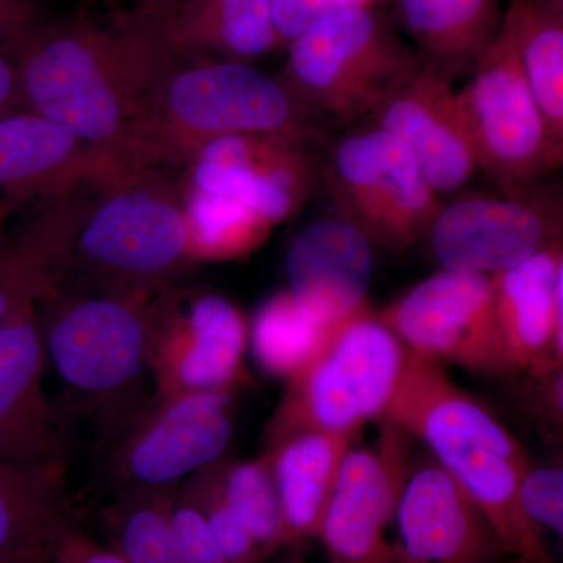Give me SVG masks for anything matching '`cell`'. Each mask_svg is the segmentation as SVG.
<instances>
[{
	"mask_svg": "<svg viewBox=\"0 0 563 563\" xmlns=\"http://www.w3.org/2000/svg\"><path fill=\"white\" fill-rule=\"evenodd\" d=\"M7 54L27 110L95 151L109 181L141 172V133L152 96L179 62L154 21L136 13L111 25L81 14L41 21Z\"/></svg>",
	"mask_w": 563,
	"mask_h": 563,
	"instance_id": "1",
	"label": "cell"
},
{
	"mask_svg": "<svg viewBox=\"0 0 563 563\" xmlns=\"http://www.w3.org/2000/svg\"><path fill=\"white\" fill-rule=\"evenodd\" d=\"M384 420L428 444L483 512L507 555L554 563L542 529L526 517L518 499L531 459L483 404L450 379L442 363L407 351Z\"/></svg>",
	"mask_w": 563,
	"mask_h": 563,
	"instance_id": "2",
	"label": "cell"
},
{
	"mask_svg": "<svg viewBox=\"0 0 563 563\" xmlns=\"http://www.w3.org/2000/svg\"><path fill=\"white\" fill-rule=\"evenodd\" d=\"M157 295V292H155ZM95 287L90 295L52 292L40 324L46 358L63 385L111 433H120L144 409L140 388L151 373V347L162 298Z\"/></svg>",
	"mask_w": 563,
	"mask_h": 563,
	"instance_id": "3",
	"label": "cell"
},
{
	"mask_svg": "<svg viewBox=\"0 0 563 563\" xmlns=\"http://www.w3.org/2000/svg\"><path fill=\"white\" fill-rule=\"evenodd\" d=\"M306 113L280 80L240 62L166 70L140 143L141 169L192 162L231 135H306Z\"/></svg>",
	"mask_w": 563,
	"mask_h": 563,
	"instance_id": "4",
	"label": "cell"
},
{
	"mask_svg": "<svg viewBox=\"0 0 563 563\" xmlns=\"http://www.w3.org/2000/svg\"><path fill=\"white\" fill-rule=\"evenodd\" d=\"M102 187L81 220L70 272L98 288L155 295L192 258L179 188L152 168Z\"/></svg>",
	"mask_w": 563,
	"mask_h": 563,
	"instance_id": "5",
	"label": "cell"
},
{
	"mask_svg": "<svg viewBox=\"0 0 563 563\" xmlns=\"http://www.w3.org/2000/svg\"><path fill=\"white\" fill-rule=\"evenodd\" d=\"M421 66L368 5H352L291 41L280 81L303 113L347 122L369 117Z\"/></svg>",
	"mask_w": 563,
	"mask_h": 563,
	"instance_id": "6",
	"label": "cell"
},
{
	"mask_svg": "<svg viewBox=\"0 0 563 563\" xmlns=\"http://www.w3.org/2000/svg\"><path fill=\"white\" fill-rule=\"evenodd\" d=\"M406 358V346L368 306L363 307L288 379V390L269 422V444L310 431L355 435L365 422L384 418Z\"/></svg>",
	"mask_w": 563,
	"mask_h": 563,
	"instance_id": "7",
	"label": "cell"
},
{
	"mask_svg": "<svg viewBox=\"0 0 563 563\" xmlns=\"http://www.w3.org/2000/svg\"><path fill=\"white\" fill-rule=\"evenodd\" d=\"M457 95L479 169L507 196H525L533 181L561 165L563 150L551 139L503 20L472 80Z\"/></svg>",
	"mask_w": 563,
	"mask_h": 563,
	"instance_id": "8",
	"label": "cell"
},
{
	"mask_svg": "<svg viewBox=\"0 0 563 563\" xmlns=\"http://www.w3.org/2000/svg\"><path fill=\"white\" fill-rule=\"evenodd\" d=\"M324 180L340 220L387 250L413 246L442 209L412 152L383 129L340 140Z\"/></svg>",
	"mask_w": 563,
	"mask_h": 563,
	"instance_id": "9",
	"label": "cell"
},
{
	"mask_svg": "<svg viewBox=\"0 0 563 563\" xmlns=\"http://www.w3.org/2000/svg\"><path fill=\"white\" fill-rule=\"evenodd\" d=\"M231 391L155 399L120 433L111 474L122 490L174 488L220 459L232 439Z\"/></svg>",
	"mask_w": 563,
	"mask_h": 563,
	"instance_id": "10",
	"label": "cell"
},
{
	"mask_svg": "<svg viewBox=\"0 0 563 563\" xmlns=\"http://www.w3.org/2000/svg\"><path fill=\"white\" fill-rule=\"evenodd\" d=\"M492 295V274L443 269L374 317L407 351L472 372L499 374Z\"/></svg>",
	"mask_w": 563,
	"mask_h": 563,
	"instance_id": "11",
	"label": "cell"
},
{
	"mask_svg": "<svg viewBox=\"0 0 563 563\" xmlns=\"http://www.w3.org/2000/svg\"><path fill=\"white\" fill-rule=\"evenodd\" d=\"M387 422L376 448L344 457L322 520L320 539L333 563H398L385 536L407 481L401 429Z\"/></svg>",
	"mask_w": 563,
	"mask_h": 563,
	"instance_id": "12",
	"label": "cell"
},
{
	"mask_svg": "<svg viewBox=\"0 0 563 563\" xmlns=\"http://www.w3.org/2000/svg\"><path fill=\"white\" fill-rule=\"evenodd\" d=\"M246 324L218 295L192 301L187 314L162 298L151 347L155 399L196 391H231L242 376Z\"/></svg>",
	"mask_w": 563,
	"mask_h": 563,
	"instance_id": "13",
	"label": "cell"
},
{
	"mask_svg": "<svg viewBox=\"0 0 563 563\" xmlns=\"http://www.w3.org/2000/svg\"><path fill=\"white\" fill-rule=\"evenodd\" d=\"M302 139L231 135L211 141L192 161V190L232 199L261 220H285L312 187Z\"/></svg>",
	"mask_w": 563,
	"mask_h": 563,
	"instance_id": "14",
	"label": "cell"
},
{
	"mask_svg": "<svg viewBox=\"0 0 563 563\" xmlns=\"http://www.w3.org/2000/svg\"><path fill=\"white\" fill-rule=\"evenodd\" d=\"M448 272L498 274L558 240L550 207L520 198H470L442 207L428 232Z\"/></svg>",
	"mask_w": 563,
	"mask_h": 563,
	"instance_id": "15",
	"label": "cell"
},
{
	"mask_svg": "<svg viewBox=\"0 0 563 563\" xmlns=\"http://www.w3.org/2000/svg\"><path fill=\"white\" fill-rule=\"evenodd\" d=\"M374 128L402 141L437 192L454 191L479 169L457 91L422 65L373 111Z\"/></svg>",
	"mask_w": 563,
	"mask_h": 563,
	"instance_id": "16",
	"label": "cell"
},
{
	"mask_svg": "<svg viewBox=\"0 0 563 563\" xmlns=\"http://www.w3.org/2000/svg\"><path fill=\"white\" fill-rule=\"evenodd\" d=\"M35 306L0 324V457L66 465L69 437L43 390L46 366Z\"/></svg>",
	"mask_w": 563,
	"mask_h": 563,
	"instance_id": "17",
	"label": "cell"
},
{
	"mask_svg": "<svg viewBox=\"0 0 563 563\" xmlns=\"http://www.w3.org/2000/svg\"><path fill=\"white\" fill-rule=\"evenodd\" d=\"M395 518L398 563H496L506 554L483 512L439 463L407 477Z\"/></svg>",
	"mask_w": 563,
	"mask_h": 563,
	"instance_id": "18",
	"label": "cell"
},
{
	"mask_svg": "<svg viewBox=\"0 0 563 563\" xmlns=\"http://www.w3.org/2000/svg\"><path fill=\"white\" fill-rule=\"evenodd\" d=\"M84 181L103 185L109 174L73 133L31 110L0 121V202L14 210L69 195Z\"/></svg>",
	"mask_w": 563,
	"mask_h": 563,
	"instance_id": "19",
	"label": "cell"
},
{
	"mask_svg": "<svg viewBox=\"0 0 563 563\" xmlns=\"http://www.w3.org/2000/svg\"><path fill=\"white\" fill-rule=\"evenodd\" d=\"M492 318L503 373L562 368L554 355L555 292L563 284L561 242L507 272L492 274Z\"/></svg>",
	"mask_w": 563,
	"mask_h": 563,
	"instance_id": "20",
	"label": "cell"
},
{
	"mask_svg": "<svg viewBox=\"0 0 563 563\" xmlns=\"http://www.w3.org/2000/svg\"><path fill=\"white\" fill-rule=\"evenodd\" d=\"M290 295L322 324L361 312L372 284L369 242L343 220L314 222L292 240L285 258Z\"/></svg>",
	"mask_w": 563,
	"mask_h": 563,
	"instance_id": "21",
	"label": "cell"
},
{
	"mask_svg": "<svg viewBox=\"0 0 563 563\" xmlns=\"http://www.w3.org/2000/svg\"><path fill=\"white\" fill-rule=\"evenodd\" d=\"M88 206L76 191L49 199L31 220L0 239V324L60 287L70 273L74 243Z\"/></svg>",
	"mask_w": 563,
	"mask_h": 563,
	"instance_id": "22",
	"label": "cell"
},
{
	"mask_svg": "<svg viewBox=\"0 0 563 563\" xmlns=\"http://www.w3.org/2000/svg\"><path fill=\"white\" fill-rule=\"evenodd\" d=\"M70 528L66 465L0 457V563H49Z\"/></svg>",
	"mask_w": 563,
	"mask_h": 563,
	"instance_id": "23",
	"label": "cell"
},
{
	"mask_svg": "<svg viewBox=\"0 0 563 563\" xmlns=\"http://www.w3.org/2000/svg\"><path fill=\"white\" fill-rule=\"evenodd\" d=\"M354 433H295L269 448L282 517L284 544L320 536L322 520Z\"/></svg>",
	"mask_w": 563,
	"mask_h": 563,
	"instance_id": "24",
	"label": "cell"
},
{
	"mask_svg": "<svg viewBox=\"0 0 563 563\" xmlns=\"http://www.w3.org/2000/svg\"><path fill=\"white\" fill-rule=\"evenodd\" d=\"M396 16L418 57L444 79L473 73L499 27V0H396Z\"/></svg>",
	"mask_w": 563,
	"mask_h": 563,
	"instance_id": "25",
	"label": "cell"
},
{
	"mask_svg": "<svg viewBox=\"0 0 563 563\" xmlns=\"http://www.w3.org/2000/svg\"><path fill=\"white\" fill-rule=\"evenodd\" d=\"M152 21L177 57L213 52L242 60L282 43L273 24L272 0H185Z\"/></svg>",
	"mask_w": 563,
	"mask_h": 563,
	"instance_id": "26",
	"label": "cell"
},
{
	"mask_svg": "<svg viewBox=\"0 0 563 563\" xmlns=\"http://www.w3.org/2000/svg\"><path fill=\"white\" fill-rule=\"evenodd\" d=\"M503 22L551 139L563 150V0H510Z\"/></svg>",
	"mask_w": 563,
	"mask_h": 563,
	"instance_id": "27",
	"label": "cell"
},
{
	"mask_svg": "<svg viewBox=\"0 0 563 563\" xmlns=\"http://www.w3.org/2000/svg\"><path fill=\"white\" fill-rule=\"evenodd\" d=\"M340 324H322L290 291H280L255 314L252 351L266 373L288 380L312 361Z\"/></svg>",
	"mask_w": 563,
	"mask_h": 563,
	"instance_id": "28",
	"label": "cell"
},
{
	"mask_svg": "<svg viewBox=\"0 0 563 563\" xmlns=\"http://www.w3.org/2000/svg\"><path fill=\"white\" fill-rule=\"evenodd\" d=\"M174 495V488L122 490L103 510L110 548L129 563H177L172 528Z\"/></svg>",
	"mask_w": 563,
	"mask_h": 563,
	"instance_id": "29",
	"label": "cell"
},
{
	"mask_svg": "<svg viewBox=\"0 0 563 563\" xmlns=\"http://www.w3.org/2000/svg\"><path fill=\"white\" fill-rule=\"evenodd\" d=\"M225 503L266 558L284 544V517L268 455L218 473Z\"/></svg>",
	"mask_w": 563,
	"mask_h": 563,
	"instance_id": "30",
	"label": "cell"
},
{
	"mask_svg": "<svg viewBox=\"0 0 563 563\" xmlns=\"http://www.w3.org/2000/svg\"><path fill=\"white\" fill-rule=\"evenodd\" d=\"M185 213L192 258L236 257L257 246L269 228L242 203L196 190Z\"/></svg>",
	"mask_w": 563,
	"mask_h": 563,
	"instance_id": "31",
	"label": "cell"
},
{
	"mask_svg": "<svg viewBox=\"0 0 563 563\" xmlns=\"http://www.w3.org/2000/svg\"><path fill=\"white\" fill-rule=\"evenodd\" d=\"M184 495L198 506L214 542L228 563H257L262 561L261 550L222 496L218 474L199 470Z\"/></svg>",
	"mask_w": 563,
	"mask_h": 563,
	"instance_id": "32",
	"label": "cell"
},
{
	"mask_svg": "<svg viewBox=\"0 0 563 563\" xmlns=\"http://www.w3.org/2000/svg\"><path fill=\"white\" fill-rule=\"evenodd\" d=\"M172 528L177 563H228L201 510L181 492L174 495Z\"/></svg>",
	"mask_w": 563,
	"mask_h": 563,
	"instance_id": "33",
	"label": "cell"
},
{
	"mask_svg": "<svg viewBox=\"0 0 563 563\" xmlns=\"http://www.w3.org/2000/svg\"><path fill=\"white\" fill-rule=\"evenodd\" d=\"M518 499L526 517L540 529L548 528L559 537L563 532L562 468L529 470L518 488Z\"/></svg>",
	"mask_w": 563,
	"mask_h": 563,
	"instance_id": "34",
	"label": "cell"
},
{
	"mask_svg": "<svg viewBox=\"0 0 563 563\" xmlns=\"http://www.w3.org/2000/svg\"><path fill=\"white\" fill-rule=\"evenodd\" d=\"M352 7L346 0H272L274 29L280 41L290 44L332 11Z\"/></svg>",
	"mask_w": 563,
	"mask_h": 563,
	"instance_id": "35",
	"label": "cell"
},
{
	"mask_svg": "<svg viewBox=\"0 0 563 563\" xmlns=\"http://www.w3.org/2000/svg\"><path fill=\"white\" fill-rule=\"evenodd\" d=\"M49 563H129L113 548H103L70 528L55 544Z\"/></svg>",
	"mask_w": 563,
	"mask_h": 563,
	"instance_id": "36",
	"label": "cell"
},
{
	"mask_svg": "<svg viewBox=\"0 0 563 563\" xmlns=\"http://www.w3.org/2000/svg\"><path fill=\"white\" fill-rule=\"evenodd\" d=\"M43 21L36 0H0V49L9 51Z\"/></svg>",
	"mask_w": 563,
	"mask_h": 563,
	"instance_id": "37",
	"label": "cell"
},
{
	"mask_svg": "<svg viewBox=\"0 0 563 563\" xmlns=\"http://www.w3.org/2000/svg\"><path fill=\"white\" fill-rule=\"evenodd\" d=\"M24 110H27V106L16 65L5 51L0 49V121Z\"/></svg>",
	"mask_w": 563,
	"mask_h": 563,
	"instance_id": "38",
	"label": "cell"
},
{
	"mask_svg": "<svg viewBox=\"0 0 563 563\" xmlns=\"http://www.w3.org/2000/svg\"><path fill=\"white\" fill-rule=\"evenodd\" d=\"M13 211L7 203L0 202V229H2L3 221H5L7 214ZM2 239V236H0Z\"/></svg>",
	"mask_w": 563,
	"mask_h": 563,
	"instance_id": "39",
	"label": "cell"
},
{
	"mask_svg": "<svg viewBox=\"0 0 563 563\" xmlns=\"http://www.w3.org/2000/svg\"><path fill=\"white\" fill-rule=\"evenodd\" d=\"M350 5H369L372 0H346Z\"/></svg>",
	"mask_w": 563,
	"mask_h": 563,
	"instance_id": "40",
	"label": "cell"
},
{
	"mask_svg": "<svg viewBox=\"0 0 563 563\" xmlns=\"http://www.w3.org/2000/svg\"><path fill=\"white\" fill-rule=\"evenodd\" d=\"M509 563H531V562L523 561V559L512 558V561H510Z\"/></svg>",
	"mask_w": 563,
	"mask_h": 563,
	"instance_id": "41",
	"label": "cell"
},
{
	"mask_svg": "<svg viewBox=\"0 0 563 563\" xmlns=\"http://www.w3.org/2000/svg\"><path fill=\"white\" fill-rule=\"evenodd\" d=\"M14 563H21V562H14Z\"/></svg>",
	"mask_w": 563,
	"mask_h": 563,
	"instance_id": "42",
	"label": "cell"
}]
</instances>
